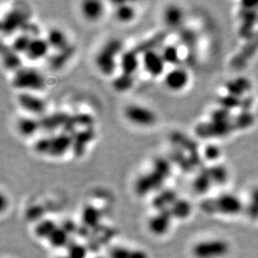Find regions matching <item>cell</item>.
Returning a JSON list of instances; mask_svg holds the SVG:
<instances>
[{
  "label": "cell",
  "mask_w": 258,
  "mask_h": 258,
  "mask_svg": "<svg viewBox=\"0 0 258 258\" xmlns=\"http://www.w3.org/2000/svg\"><path fill=\"white\" fill-rule=\"evenodd\" d=\"M124 114L131 122L141 126H150L156 121L155 113L141 105H129L125 108Z\"/></svg>",
  "instance_id": "cell-6"
},
{
  "label": "cell",
  "mask_w": 258,
  "mask_h": 258,
  "mask_svg": "<svg viewBox=\"0 0 258 258\" xmlns=\"http://www.w3.org/2000/svg\"><path fill=\"white\" fill-rule=\"evenodd\" d=\"M27 22V17L20 10H13L2 20L1 29L6 35L13 34L17 29L22 28Z\"/></svg>",
  "instance_id": "cell-10"
},
{
  "label": "cell",
  "mask_w": 258,
  "mask_h": 258,
  "mask_svg": "<svg viewBox=\"0 0 258 258\" xmlns=\"http://www.w3.org/2000/svg\"><path fill=\"white\" fill-rule=\"evenodd\" d=\"M18 128L19 133L25 137L32 136L40 129L39 120L33 118H22L18 122Z\"/></svg>",
  "instance_id": "cell-32"
},
{
  "label": "cell",
  "mask_w": 258,
  "mask_h": 258,
  "mask_svg": "<svg viewBox=\"0 0 258 258\" xmlns=\"http://www.w3.org/2000/svg\"><path fill=\"white\" fill-rule=\"evenodd\" d=\"M109 258H149L148 253L142 249H129L117 246L109 250Z\"/></svg>",
  "instance_id": "cell-22"
},
{
  "label": "cell",
  "mask_w": 258,
  "mask_h": 258,
  "mask_svg": "<svg viewBox=\"0 0 258 258\" xmlns=\"http://www.w3.org/2000/svg\"><path fill=\"white\" fill-rule=\"evenodd\" d=\"M171 173V166L164 158H157L153 168L147 174L141 176L135 184V192L139 196H145L152 190L161 187Z\"/></svg>",
  "instance_id": "cell-1"
},
{
  "label": "cell",
  "mask_w": 258,
  "mask_h": 258,
  "mask_svg": "<svg viewBox=\"0 0 258 258\" xmlns=\"http://www.w3.org/2000/svg\"><path fill=\"white\" fill-rule=\"evenodd\" d=\"M183 12L176 5H169L166 7L164 13V19L166 25L175 28L181 25L183 21Z\"/></svg>",
  "instance_id": "cell-26"
},
{
  "label": "cell",
  "mask_w": 258,
  "mask_h": 258,
  "mask_svg": "<svg viewBox=\"0 0 258 258\" xmlns=\"http://www.w3.org/2000/svg\"><path fill=\"white\" fill-rule=\"evenodd\" d=\"M188 82V74L182 68H176L166 74L165 78L166 85L171 90L178 91L183 89Z\"/></svg>",
  "instance_id": "cell-13"
},
{
  "label": "cell",
  "mask_w": 258,
  "mask_h": 258,
  "mask_svg": "<svg viewBox=\"0 0 258 258\" xmlns=\"http://www.w3.org/2000/svg\"><path fill=\"white\" fill-rule=\"evenodd\" d=\"M94 123V119L92 116L86 113H80V114H75V115H70L69 119L67 122L65 123L63 126L64 133H69V134H74L76 133V128L78 127H92Z\"/></svg>",
  "instance_id": "cell-12"
},
{
  "label": "cell",
  "mask_w": 258,
  "mask_h": 258,
  "mask_svg": "<svg viewBox=\"0 0 258 258\" xmlns=\"http://www.w3.org/2000/svg\"><path fill=\"white\" fill-rule=\"evenodd\" d=\"M94 137H95V130L93 127L83 128L74 133L72 150L75 156H83L87 146L92 142Z\"/></svg>",
  "instance_id": "cell-9"
},
{
  "label": "cell",
  "mask_w": 258,
  "mask_h": 258,
  "mask_svg": "<svg viewBox=\"0 0 258 258\" xmlns=\"http://www.w3.org/2000/svg\"><path fill=\"white\" fill-rule=\"evenodd\" d=\"M248 211H249V215L251 218L253 219L258 218V190H255L252 194L250 203L248 207Z\"/></svg>",
  "instance_id": "cell-41"
},
{
  "label": "cell",
  "mask_w": 258,
  "mask_h": 258,
  "mask_svg": "<svg viewBox=\"0 0 258 258\" xmlns=\"http://www.w3.org/2000/svg\"><path fill=\"white\" fill-rule=\"evenodd\" d=\"M212 183V178L209 173V168H201L200 173L194 180V190L197 194H206L210 189Z\"/></svg>",
  "instance_id": "cell-28"
},
{
  "label": "cell",
  "mask_w": 258,
  "mask_h": 258,
  "mask_svg": "<svg viewBox=\"0 0 258 258\" xmlns=\"http://www.w3.org/2000/svg\"><path fill=\"white\" fill-rule=\"evenodd\" d=\"M170 141L175 146V148L188 152V155L195 153V152H198V150H197L198 147H197V144L195 143V141L187 137L182 132H179V131L172 132L170 135Z\"/></svg>",
  "instance_id": "cell-16"
},
{
  "label": "cell",
  "mask_w": 258,
  "mask_h": 258,
  "mask_svg": "<svg viewBox=\"0 0 258 258\" xmlns=\"http://www.w3.org/2000/svg\"><path fill=\"white\" fill-rule=\"evenodd\" d=\"M162 56L166 63L178 64L180 62V55L177 47L174 45H167L163 49Z\"/></svg>",
  "instance_id": "cell-37"
},
{
  "label": "cell",
  "mask_w": 258,
  "mask_h": 258,
  "mask_svg": "<svg viewBox=\"0 0 258 258\" xmlns=\"http://www.w3.org/2000/svg\"><path fill=\"white\" fill-rule=\"evenodd\" d=\"M94 258H104V257H102V256H96V257H94Z\"/></svg>",
  "instance_id": "cell-45"
},
{
  "label": "cell",
  "mask_w": 258,
  "mask_h": 258,
  "mask_svg": "<svg viewBox=\"0 0 258 258\" xmlns=\"http://www.w3.org/2000/svg\"><path fill=\"white\" fill-rule=\"evenodd\" d=\"M67 255L71 258H86L88 254L87 248L80 243L71 242L67 247Z\"/></svg>",
  "instance_id": "cell-38"
},
{
  "label": "cell",
  "mask_w": 258,
  "mask_h": 258,
  "mask_svg": "<svg viewBox=\"0 0 258 258\" xmlns=\"http://www.w3.org/2000/svg\"><path fill=\"white\" fill-rule=\"evenodd\" d=\"M48 242L54 248H57V249L65 248V247L67 248L71 243L70 233L62 227H57L49 237Z\"/></svg>",
  "instance_id": "cell-24"
},
{
  "label": "cell",
  "mask_w": 258,
  "mask_h": 258,
  "mask_svg": "<svg viewBox=\"0 0 258 258\" xmlns=\"http://www.w3.org/2000/svg\"><path fill=\"white\" fill-rule=\"evenodd\" d=\"M135 18V10L126 3H120L116 10V19L122 23H127Z\"/></svg>",
  "instance_id": "cell-34"
},
{
  "label": "cell",
  "mask_w": 258,
  "mask_h": 258,
  "mask_svg": "<svg viewBox=\"0 0 258 258\" xmlns=\"http://www.w3.org/2000/svg\"><path fill=\"white\" fill-rule=\"evenodd\" d=\"M73 135L69 133H61L54 137H49V152L48 155L52 157H60L64 155L69 148H72Z\"/></svg>",
  "instance_id": "cell-8"
},
{
  "label": "cell",
  "mask_w": 258,
  "mask_h": 258,
  "mask_svg": "<svg viewBox=\"0 0 258 258\" xmlns=\"http://www.w3.org/2000/svg\"><path fill=\"white\" fill-rule=\"evenodd\" d=\"M32 39H33V37L28 36L27 34H22L14 40L12 49L15 52H17L18 54L27 53L28 48L30 46Z\"/></svg>",
  "instance_id": "cell-36"
},
{
  "label": "cell",
  "mask_w": 258,
  "mask_h": 258,
  "mask_svg": "<svg viewBox=\"0 0 258 258\" xmlns=\"http://www.w3.org/2000/svg\"><path fill=\"white\" fill-rule=\"evenodd\" d=\"M57 227L58 226L53 220L44 219L37 223L35 228V234L37 238L48 240Z\"/></svg>",
  "instance_id": "cell-31"
},
{
  "label": "cell",
  "mask_w": 258,
  "mask_h": 258,
  "mask_svg": "<svg viewBox=\"0 0 258 258\" xmlns=\"http://www.w3.org/2000/svg\"><path fill=\"white\" fill-rule=\"evenodd\" d=\"M74 54V48L70 46L65 48L63 50L57 51V53L55 55H52L49 59V65L50 67L54 70L60 69L61 67H63L67 61L71 58V56Z\"/></svg>",
  "instance_id": "cell-23"
},
{
  "label": "cell",
  "mask_w": 258,
  "mask_h": 258,
  "mask_svg": "<svg viewBox=\"0 0 258 258\" xmlns=\"http://www.w3.org/2000/svg\"><path fill=\"white\" fill-rule=\"evenodd\" d=\"M70 115L71 114H68L66 112H56L52 115L43 117L41 120H39L40 129H44L46 131H52L59 127L63 128Z\"/></svg>",
  "instance_id": "cell-15"
},
{
  "label": "cell",
  "mask_w": 258,
  "mask_h": 258,
  "mask_svg": "<svg viewBox=\"0 0 258 258\" xmlns=\"http://www.w3.org/2000/svg\"><path fill=\"white\" fill-rule=\"evenodd\" d=\"M166 32H160L157 33L153 37H149L147 40L141 42L138 44L136 48L134 49V51L137 54H145L149 51H155V48L163 44L164 41L166 40Z\"/></svg>",
  "instance_id": "cell-21"
},
{
  "label": "cell",
  "mask_w": 258,
  "mask_h": 258,
  "mask_svg": "<svg viewBox=\"0 0 258 258\" xmlns=\"http://www.w3.org/2000/svg\"><path fill=\"white\" fill-rule=\"evenodd\" d=\"M138 54L134 50L125 51L122 54L120 58L121 73L133 76V74L136 72V70L138 69Z\"/></svg>",
  "instance_id": "cell-20"
},
{
  "label": "cell",
  "mask_w": 258,
  "mask_h": 258,
  "mask_svg": "<svg viewBox=\"0 0 258 258\" xmlns=\"http://www.w3.org/2000/svg\"><path fill=\"white\" fill-rule=\"evenodd\" d=\"M13 85L24 90H42L45 87V79L35 69L23 68L17 71L13 79Z\"/></svg>",
  "instance_id": "cell-5"
},
{
  "label": "cell",
  "mask_w": 258,
  "mask_h": 258,
  "mask_svg": "<svg viewBox=\"0 0 258 258\" xmlns=\"http://www.w3.org/2000/svg\"><path fill=\"white\" fill-rule=\"evenodd\" d=\"M104 12L103 3L98 0H87L82 4L83 17L90 21H95L102 18Z\"/></svg>",
  "instance_id": "cell-18"
},
{
  "label": "cell",
  "mask_w": 258,
  "mask_h": 258,
  "mask_svg": "<svg viewBox=\"0 0 258 258\" xmlns=\"http://www.w3.org/2000/svg\"><path fill=\"white\" fill-rule=\"evenodd\" d=\"M3 62L4 66L9 70H19L21 64V59L19 54L15 52L13 49L8 50L7 52H3Z\"/></svg>",
  "instance_id": "cell-35"
},
{
  "label": "cell",
  "mask_w": 258,
  "mask_h": 258,
  "mask_svg": "<svg viewBox=\"0 0 258 258\" xmlns=\"http://www.w3.org/2000/svg\"><path fill=\"white\" fill-rule=\"evenodd\" d=\"M230 244L224 239L203 240L196 243L192 248L195 258H223L229 254Z\"/></svg>",
  "instance_id": "cell-4"
},
{
  "label": "cell",
  "mask_w": 258,
  "mask_h": 258,
  "mask_svg": "<svg viewBox=\"0 0 258 258\" xmlns=\"http://www.w3.org/2000/svg\"><path fill=\"white\" fill-rule=\"evenodd\" d=\"M209 173L212 182L216 184H222L227 180V171L223 166H212L211 168H209Z\"/></svg>",
  "instance_id": "cell-40"
},
{
  "label": "cell",
  "mask_w": 258,
  "mask_h": 258,
  "mask_svg": "<svg viewBox=\"0 0 258 258\" xmlns=\"http://www.w3.org/2000/svg\"><path fill=\"white\" fill-rule=\"evenodd\" d=\"M49 46L53 47L57 51L63 50L65 48L70 46L67 41V37L64 33L58 29H52L49 33L46 38Z\"/></svg>",
  "instance_id": "cell-25"
},
{
  "label": "cell",
  "mask_w": 258,
  "mask_h": 258,
  "mask_svg": "<svg viewBox=\"0 0 258 258\" xmlns=\"http://www.w3.org/2000/svg\"><path fill=\"white\" fill-rule=\"evenodd\" d=\"M82 220L87 228H95L101 221V212L94 206H86L83 209Z\"/></svg>",
  "instance_id": "cell-30"
},
{
  "label": "cell",
  "mask_w": 258,
  "mask_h": 258,
  "mask_svg": "<svg viewBox=\"0 0 258 258\" xmlns=\"http://www.w3.org/2000/svg\"><path fill=\"white\" fill-rule=\"evenodd\" d=\"M180 37H181V41L183 42V44H184L185 47L187 48L189 55H191L190 53L194 52V48L196 46V36H195V34L191 30L185 29V30L182 31Z\"/></svg>",
  "instance_id": "cell-39"
},
{
  "label": "cell",
  "mask_w": 258,
  "mask_h": 258,
  "mask_svg": "<svg viewBox=\"0 0 258 258\" xmlns=\"http://www.w3.org/2000/svg\"><path fill=\"white\" fill-rule=\"evenodd\" d=\"M134 84V78L130 75L121 73L113 81V88L118 92H126L132 88Z\"/></svg>",
  "instance_id": "cell-33"
},
{
  "label": "cell",
  "mask_w": 258,
  "mask_h": 258,
  "mask_svg": "<svg viewBox=\"0 0 258 258\" xmlns=\"http://www.w3.org/2000/svg\"><path fill=\"white\" fill-rule=\"evenodd\" d=\"M169 158H170L171 162L176 164L184 172L190 171L194 167L190 162L189 157L185 155L184 151L179 148H173L169 153Z\"/></svg>",
  "instance_id": "cell-27"
},
{
  "label": "cell",
  "mask_w": 258,
  "mask_h": 258,
  "mask_svg": "<svg viewBox=\"0 0 258 258\" xmlns=\"http://www.w3.org/2000/svg\"><path fill=\"white\" fill-rule=\"evenodd\" d=\"M19 104L25 110L34 114H41L45 110V103L36 96L29 93H21L18 98Z\"/></svg>",
  "instance_id": "cell-14"
},
{
  "label": "cell",
  "mask_w": 258,
  "mask_h": 258,
  "mask_svg": "<svg viewBox=\"0 0 258 258\" xmlns=\"http://www.w3.org/2000/svg\"><path fill=\"white\" fill-rule=\"evenodd\" d=\"M43 209L41 206H32L30 207L26 212V216L30 220H37L41 218L43 215Z\"/></svg>",
  "instance_id": "cell-42"
},
{
  "label": "cell",
  "mask_w": 258,
  "mask_h": 258,
  "mask_svg": "<svg viewBox=\"0 0 258 258\" xmlns=\"http://www.w3.org/2000/svg\"><path fill=\"white\" fill-rule=\"evenodd\" d=\"M170 213L173 218L185 219L191 213V206L184 199H177L174 204L169 208Z\"/></svg>",
  "instance_id": "cell-29"
},
{
  "label": "cell",
  "mask_w": 258,
  "mask_h": 258,
  "mask_svg": "<svg viewBox=\"0 0 258 258\" xmlns=\"http://www.w3.org/2000/svg\"><path fill=\"white\" fill-rule=\"evenodd\" d=\"M201 209L207 213L235 215L242 211L243 206L238 198L232 195H222L217 198L205 200L201 203Z\"/></svg>",
  "instance_id": "cell-2"
},
{
  "label": "cell",
  "mask_w": 258,
  "mask_h": 258,
  "mask_svg": "<svg viewBox=\"0 0 258 258\" xmlns=\"http://www.w3.org/2000/svg\"><path fill=\"white\" fill-rule=\"evenodd\" d=\"M177 194L172 189H164L157 194L152 200V206L158 212L169 210V208L177 200Z\"/></svg>",
  "instance_id": "cell-17"
},
{
  "label": "cell",
  "mask_w": 258,
  "mask_h": 258,
  "mask_svg": "<svg viewBox=\"0 0 258 258\" xmlns=\"http://www.w3.org/2000/svg\"><path fill=\"white\" fill-rule=\"evenodd\" d=\"M121 41L118 38L108 40L96 56V65L102 74H113L116 68V57L121 50Z\"/></svg>",
  "instance_id": "cell-3"
},
{
  "label": "cell",
  "mask_w": 258,
  "mask_h": 258,
  "mask_svg": "<svg viewBox=\"0 0 258 258\" xmlns=\"http://www.w3.org/2000/svg\"><path fill=\"white\" fill-rule=\"evenodd\" d=\"M143 63L149 74L153 77H158L164 72L165 60L162 55L156 51H149L143 55Z\"/></svg>",
  "instance_id": "cell-11"
},
{
  "label": "cell",
  "mask_w": 258,
  "mask_h": 258,
  "mask_svg": "<svg viewBox=\"0 0 258 258\" xmlns=\"http://www.w3.org/2000/svg\"><path fill=\"white\" fill-rule=\"evenodd\" d=\"M57 258H71V257H69V256H68V255H67V254H66V255H62V256H59V257H57Z\"/></svg>",
  "instance_id": "cell-44"
},
{
  "label": "cell",
  "mask_w": 258,
  "mask_h": 258,
  "mask_svg": "<svg viewBox=\"0 0 258 258\" xmlns=\"http://www.w3.org/2000/svg\"><path fill=\"white\" fill-rule=\"evenodd\" d=\"M49 47L50 46L46 39H42L39 37H33L30 43V46L28 48L26 55L30 59H33V60L39 59L46 55Z\"/></svg>",
  "instance_id": "cell-19"
},
{
  "label": "cell",
  "mask_w": 258,
  "mask_h": 258,
  "mask_svg": "<svg viewBox=\"0 0 258 258\" xmlns=\"http://www.w3.org/2000/svg\"><path fill=\"white\" fill-rule=\"evenodd\" d=\"M172 218L173 217L169 210L158 212L157 214L149 219L148 230L156 236H163L169 231Z\"/></svg>",
  "instance_id": "cell-7"
},
{
  "label": "cell",
  "mask_w": 258,
  "mask_h": 258,
  "mask_svg": "<svg viewBox=\"0 0 258 258\" xmlns=\"http://www.w3.org/2000/svg\"><path fill=\"white\" fill-rule=\"evenodd\" d=\"M219 154H220L219 149L214 146H210L205 149V156L210 160L216 159L217 157L219 156Z\"/></svg>",
  "instance_id": "cell-43"
}]
</instances>
